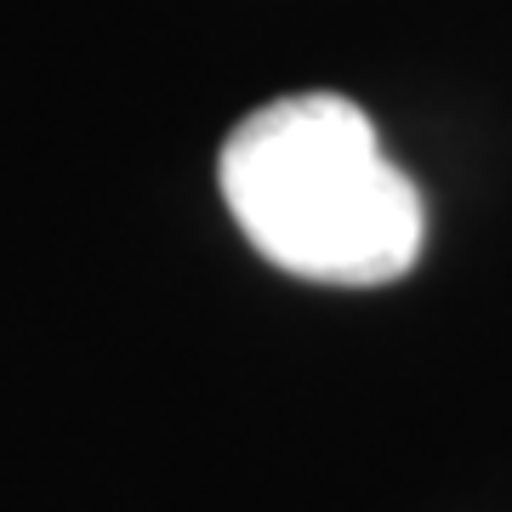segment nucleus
Listing matches in <instances>:
<instances>
[{"label": "nucleus", "mask_w": 512, "mask_h": 512, "mask_svg": "<svg viewBox=\"0 0 512 512\" xmlns=\"http://www.w3.org/2000/svg\"><path fill=\"white\" fill-rule=\"evenodd\" d=\"M239 234L274 268L319 285H393L416 268L427 211L382 154L359 103L296 92L245 114L217 160Z\"/></svg>", "instance_id": "1"}]
</instances>
